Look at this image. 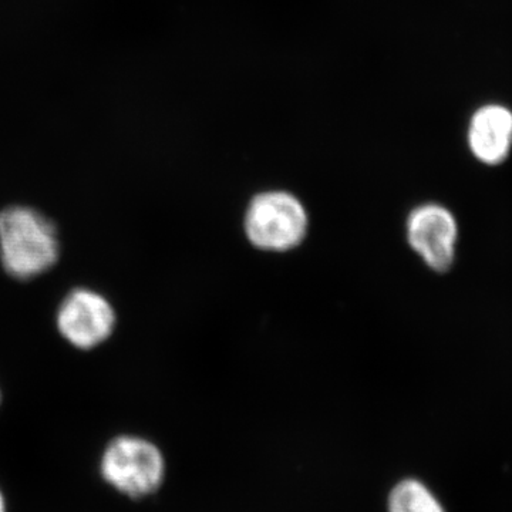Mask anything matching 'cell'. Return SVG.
<instances>
[{
	"instance_id": "1",
	"label": "cell",
	"mask_w": 512,
	"mask_h": 512,
	"mask_svg": "<svg viewBox=\"0 0 512 512\" xmlns=\"http://www.w3.org/2000/svg\"><path fill=\"white\" fill-rule=\"evenodd\" d=\"M55 222L26 205L0 211V264L16 281H32L55 268L60 259Z\"/></svg>"
},
{
	"instance_id": "2",
	"label": "cell",
	"mask_w": 512,
	"mask_h": 512,
	"mask_svg": "<svg viewBox=\"0 0 512 512\" xmlns=\"http://www.w3.org/2000/svg\"><path fill=\"white\" fill-rule=\"evenodd\" d=\"M99 473L111 490L128 500L141 501L163 487L167 461L153 441L136 434H120L103 448Z\"/></svg>"
},
{
	"instance_id": "3",
	"label": "cell",
	"mask_w": 512,
	"mask_h": 512,
	"mask_svg": "<svg viewBox=\"0 0 512 512\" xmlns=\"http://www.w3.org/2000/svg\"><path fill=\"white\" fill-rule=\"evenodd\" d=\"M309 231V214L295 194L285 190L258 192L244 215V232L252 247L268 252L298 248Z\"/></svg>"
},
{
	"instance_id": "4",
	"label": "cell",
	"mask_w": 512,
	"mask_h": 512,
	"mask_svg": "<svg viewBox=\"0 0 512 512\" xmlns=\"http://www.w3.org/2000/svg\"><path fill=\"white\" fill-rule=\"evenodd\" d=\"M56 325L73 348L93 350L113 336L117 315L106 296L93 289L76 288L60 302Z\"/></svg>"
},
{
	"instance_id": "5",
	"label": "cell",
	"mask_w": 512,
	"mask_h": 512,
	"mask_svg": "<svg viewBox=\"0 0 512 512\" xmlns=\"http://www.w3.org/2000/svg\"><path fill=\"white\" fill-rule=\"evenodd\" d=\"M460 228L456 215L439 202H424L410 211L406 238L410 248L431 271H450L456 262Z\"/></svg>"
},
{
	"instance_id": "6",
	"label": "cell",
	"mask_w": 512,
	"mask_h": 512,
	"mask_svg": "<svg viewBox=\"0 0 512 512\" xmlns=\"http://www.w3.org/2000/svg\"><path fill=\"white\" fill-rule=\"evenodd\" d=\"M464 140L470 156L487 168L501 167L512 157V106L487 100L468 114Z\"/></svg>"
},
{
	"instance_id": "7",
	"label": "cell",
	"mask_w": 512,
	"mask_h": 512,
	"mask_svg": "<svg viewBox=\"0 0 512 512\" xmlns=\"http://www.w3.org/2000/svg\"><path fill=\"white\" fill-rule=\"evenodd\" d=\"M387 512H447L437 495L417 478L397 481L387 495Z\"/></svg>"
},
{
	"instance_id": "8",
	"label": "cell",
	"mask_w": 512,
	"mask_h": 512,
	"mask_svg": "<svg viewBox=\"0 0 512 512\" xmlns=\"http://www.w3.org/2000/svg\"><path fill=\"white\" fill-rule=\"evenodd\" d=\"M0 512H8V500H6L2 488H0Z\"/></svg>"
},
{
	"instance_id": "9",
	"label": "cell",
	"mask_w": 512,
	"mask_h": 512,
	"mask_svg": "<svg viewBox=\"0 0 512 512\" xmlns=\"http://www.w3.org/2000/svg\"><path fill=\"white\" fill-rule=\"evenodd\" d=\"M0 406H2V390H0Z\"/></svg>"
}]
</instances>
